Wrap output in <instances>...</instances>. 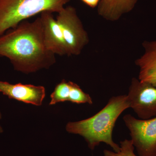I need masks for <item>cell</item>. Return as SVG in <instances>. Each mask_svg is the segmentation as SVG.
Returning a JSON list of instances; mask_svg holds the SVG:
<instances>
[{
	"label": "cell",
	"instance_id": "6da1fadb",
	"mask_svg": "<svg viewBox=\"0 0 156 156\" xmlns=\"http://www.w3.org/2000/svg\"><path fill=\"white\" fill-rule=\"evenodd\" d=\"M0 57L8 58L14 69L27 74L55 64L56 55L45 45L41 17L32 22L24 20L1 36Z\"/></svg>",
	"mask_w": 156,
	"mask_h": 156
},
{
	"label": "cell",
	"instance_id": "7a4b0ae2",
	"mask_svg": "<svg viewBox=\"0 0 156 156\" xmlns=\"http://www.w3.org/2000/svg\"><path fill=\"white\" fill-rule=\"evenodd\" d=\"M129 108L127 95L112 96L96 114L82 121L68 123L66 131L84 137L92 150L104 143L118 152L120 146L113 140V131L120 115Z\"/></svg>",
	"mask_w": 156,
	"mask_h": 156
},
{
	"label": "cell",
	"instance_id": "3957f363",
	"mask_svg": "<svg viewBox=\"0 0 156 156\" xmlns=\"http://www.w3.org/2000/svg\"><path fill=\"white\" fill-rule=\"evenodd\" d=\"M70 0H0V36L44 11L58 14Z\"/></svg>",
	"mask_w": 156,
	"mask_h": 156
},
{
	"label": "cell",
	"instance_id": "277c9868",
	"mask_svg": "<svg viewBox=\"0 0 156 156\" xmlns=\"http://www.w3.org/2000/svg\"><path fill=\"white\" fill-rule=\"evenodd\" d=\"M56 20L60 26L66 56L80 55L89 42L87 31L74 7H65L57 14Z\"/></svg>",
	"mask_w": 156,
	"mask_h": 156
},
{
	"label": "cell",
	"instance_id": "5b68a950",
	"mask_svg": "<svg viewBox=\"0 0 156 156\" xmlns=\"http://www.w3.org/2000/svg\"><path fill=\"white\" fill-rule=\"evenodd\" d=\"M123 120L138 156H156V117L143 120L126 114Z\"/></svg>",
	"mask_w": 156,
	"mask_h": 156
},
{
	"label": "cell",
	"instance_id": "8992f818",
	"mask_svg": "<svg viewBox=\"0 0 156 156\" xmlns=\"http://www.w3.org/2000/svg\"><path fill=\"white\" fill-rule=\"evenodd\" d=\"M127 96L130 108L138 119H148L156 117V87L133 78Z\"/></svg>",
	"mask_w": 156,
	"mask_h": 156
},
{
	"label": "cell",
	"instance_id": "52a82bcc",
	"mask_svg": "<svg viewBox=\"0 0 156 156\" xmlns=\"http://www.w3.org/2000/svg\"><path fill=\"white\" fill-rule=\"evenodd\" d=\"M0 92L11 99L37 106L42 105L45 97L44 87L21 83L12 84L0 81Z\"/></svg>",
	"mask_w": 156,
	"mask_h": 156
},
{
	"label": "cell",
	"instance_id": "ba28073f",
	"mask_svg": "<svg viewBox=\"0 0 156 156\" xmlns=\"http://www.w3.org/2000/svg\"><path fill=\"white\" fill-rule=\"evenodd\" d=\"M40 17L43 23L44 40L47 49L55 55L66 56L62 30L53 13L44 11Z\"/></svg>",
	"mask_w": 156,
	"mask_h": 156
},
{
	"label": "cell",
	"instance_id": "9c48e42d",
	"mask_svg": "<svg viewBox=\"0 0 156 156\" xmlns=\"http://www.w3.org/2000/svg\"><path fill=\"white\" fill-rule=\"evenodd\" d=\"M144 52L135 60L139 69L138 79L156 88V40L142 43Z\"/></svg>",
	"mask_w": 156,
	"mask_h": 156
},
{
	"label": "cell",
	"instance_id": "30bf717a",
	"mask_svg": "<svg viewBox=\"0 0 156 156\" xmlns=\"http://www.w3.org/2000/svg\"><path fill=\"white\" fill-rule=\"evenodd\" d=\"M138 0H100L98 14L107 21L114 22L131 12Z\"/></svg>",
	"mask_w": 156,
	"mask_h": 156
},
{
	"label": "cell",
	"instance_id": "8fae6325",
	"mask_svg": "<svg viewBox=\"0 0 156 156\" xmlns=\"http://www.w3.org/2000/svg\"><path fill=\"white\" fill-rule=\"evenodd\" d=\"M72 82L62 80L55 87L54 91L50 95V105H53L60 102L68 101Z\"/></svg>",
	"mask_w": 156,
	"mask_h": 156
},
{
	"label": "cell",
	"instance_id": "7c38bea8",
	"mask_svg": "<svg viewBox=\"0 0 156 156\" xmlns=\"http://www.w3.org/2000/svg\"><path fill=\"white\" fill-rule=\"evenodd\" d=\"M68 101L77 104L88 103L92 105L93 101L89 94L85 93L77 84L72 82Z\"/></svg>",
	"mask_w": 156,
	"mask_h": 156
},
{
	"label": "cell",
	"instance_id": "4fadbf2b",
	"mask_svg": "<svg viewBox=\"0 0 156 156\" xmlns=\"http://www.w3.org/2000/svg\"><path fill=\"white\" fill-rule=\"evenodd\" d=\"M120 151L118 152L108 150L103 151L104 156H137L134 154V147L132 140L125 139L120 142Z\"/></svg>",
	"mask_w": 156,
	"mask_h": 156
},
{
	"label": "cell",
	"instance_id": "5bb4252c",
	"mask_svg": "<svg viewBox=\"0 0 156 156\" xmlns=\"http://www.w3.org/2000/svg\"><path fill=\"white\" fill-rule=\"evenodd\" d=\"M81 1L89 7L94 8L97 7L100 0H81Z\"/></svg>",
	"mask_w": 156,
	"mask_h": 156
},
{
	"label": "cell",
	"instance_id": "9a60e30c",
	"mask_svg": "<svg viewBox=\"0 0 156 156\" xmlns=\"http://www.w3.org/2000/svg\"><path fill=\"white\" fill-rule=\"evenodd\" d=\"M1 118H2V114H1V113L0 112V119H1ZM3 132V128H2V126L0 125V134L1 133H2Z\"/></svg>",
	"mask_w": 156,
	"mask_h": 156
}]
</instances>
